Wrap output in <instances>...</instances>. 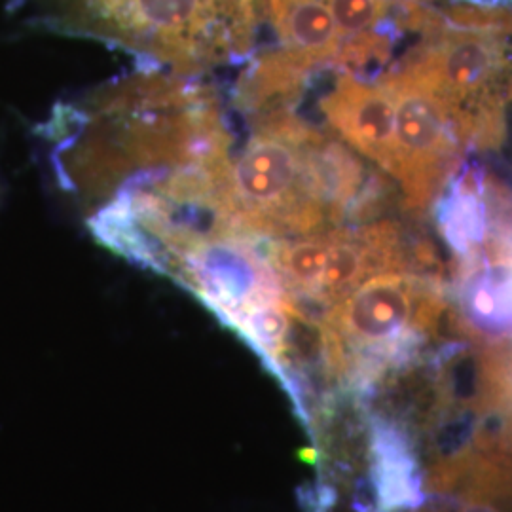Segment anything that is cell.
I'll return each mask as SVG.
<instances>
[{
    "instance_id": "1",
    "label": "cell",
    "mask_w": 512,
    "mask_h": 512,
    "mask_svg": "<svg viewBox=\"0 0 512 512\" xmlns=\"http://www.w3.org/2000/svg\"><path fill=\"white\" fill-rule=\"evenodd\" d=\"M38 133L61 190L95 209L175 173L226 167L234 154L217 90L156 67L57 105Z\"/></svg>"
},
{
    "instance_id": "7",
    "label": "cell",
    "mask_w": 512,
    "mask_h": 512,
    "mask_svg": "<svg viewBox=\"0 0 512 512\" xmlns=\"http://www.w3.org/2000/svg\"><path fill=\"white\" fill-rule=\"evenodd\" d=\"M330 131L346 147L378 165L389 177L393 165L395 107L380 76L342 73L321 99Z\"/></svg>"
},
{
    "instance_id": "9",
    "label": "cell",
    "mask_w": 512,
    "mask_h": 512,
    "mask_svg": "<svg viewBox=\"0 0 512 512\" xmlns=\"http://www.w3.org/2000/svg\"><path fill=\"white\" fill-rule=\"evenodd\" d=\"M406 512H505L497 509L494 505L486 503H475V501H459V499H448L439 497L435 503H421L420 507Z\"/></svg>"
},
{
    "instance_id": "4",
    "label": "cell",
    "mask_w": 512,
    "mask_h": 512,
    "mask_svg": "<svg viewBox=\"0 0 512 512\" xmlns=\"http://www.w3.org/2000/svg\"><path fill=\"white\" fill-rule=\"evenodd\" d=\"M54 29L97 38L181 76L249 61L262 0H37Z\"/></svg>"
},
{
    "instance_id": "5",
    "label": "cell",
    "mask_w": 512,
    "mask_h": 512,
    "mask_svg": "<svg viewBox=\"0 0 512 512\" xmlns=\"http://www.w3.org/2000/svg\"><path fill=\"white\" fill-rule=\"evenodd\" d=\"M393 99V165L389 177L403 192L408 213H421L452 183L469 150L450 105L412 55L380 74Z\"/></svg>"
},
{
    "instance_id": "3",
    "label": "cell",
    "mask_w": 512,
    "mask_h": 512,
    "mask_svg": "<svg viewBox=\"0 0 512 512\" xmlns=\"http://www.w3.org/2000/svg\"><path fill=\"white\" fill-rule=\"evenodd\" d=\"M456 313L440 274L370 277L317 319L321 376L368 401L378 385L437 346Z\"/></svg>"
},
{
    "instance_id": "8",
    "label": "cell",
    "mask_w": 512,
    "mask_h": 512,
    "mask_svg": "<svg viewBox=\"0 0 512 512\" xmlns=\"http://www.w3.org/2000/svg\"><path fill=\"white\" fill-rule=\"evenodd\" d=\"M279 50L311 74L338 69L344 40L325 0H262Z\"/></svg>"
},
{
    "instance_id": "2",
    "label": "cell",
    "mask_w": 512,
    "mask_h": 512,
    "mask_svg": "<svg viewBox=\"0 0 512 512\" xmlns=\"http://www.w3.org/2000/svg\"><path fill=\"white\" fill-rule=\"evenodd\" d=\"M249 120L251 135L220 183L217 232L274 241L376 219L385 183L340 139L293 109Z\"/></svg>"
},
{
    "instance_id": "6",
    "label": "cell",
    "mask_w": 512,
    "mask_h": 512,
    "mask_svg": "<svg viewBox=\"0 0 512 512\" xmlns=\"http://www.w3.org/2000/svg\"><path fill=\"white\" fill-rule=\"evenodd\" d=\"M173 277L232 329L256 308L287 296L264 243L232 234H209L184 256Z\"/></svg>"
}]
</instances>
